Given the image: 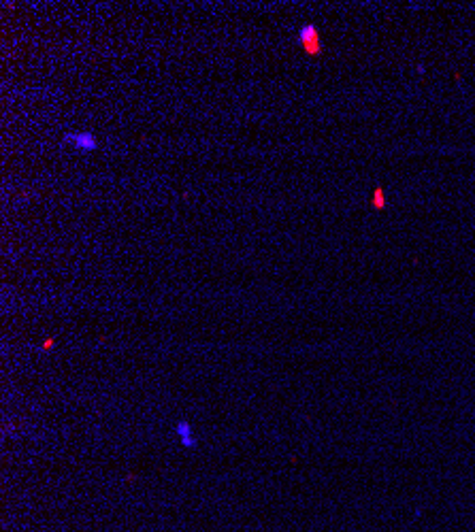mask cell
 I'll use <instances>...</instances> for the list:
<instances>
[{"instance_id":"1","label":"cell","mask_w":475,"mask_h":532,"mask_svg":"<svg viewBox=\"0 0 475 532\" xmlns=\"http://www.w3.org/2000/svg\"><path fill=\"white\" fill-rule=\"evenodd\" d=\"M297 43L301 45V49L307 53V56H320L324 51V43H322L320 30L313 24H305L299 28L297 32Z\"/></svg>"},{"instance_id":"2","label":"cell","mask_w":475,"mask_h":532,"mask_svg":"<svg viewBox=\"0 0 475 532\" xmlns=\"http://www.w3.org/2000/svg\"><path fill=\"white\" fill-rule=\"evenodd\" d=\"M66 145H73L75 149L81 151H96L98 149V139L92 132H68L64 137Z\"/></svg>"},{"instance_id":"3","label":"cell","mask_w":475,"mask_h":532,"mask_svg":"<svg viewBox=\"0 0 475 532\" xmlns=\"http://www.w3.org/2000/svg\"><path fill=\"white\" fill-rule=\"evenodd\" d=\"M386 204H388L386 192H384L382 185H377L373 190V194H371V206H373V209H377V211H382V209H386Z\"/></svg>"}]
</instances>
